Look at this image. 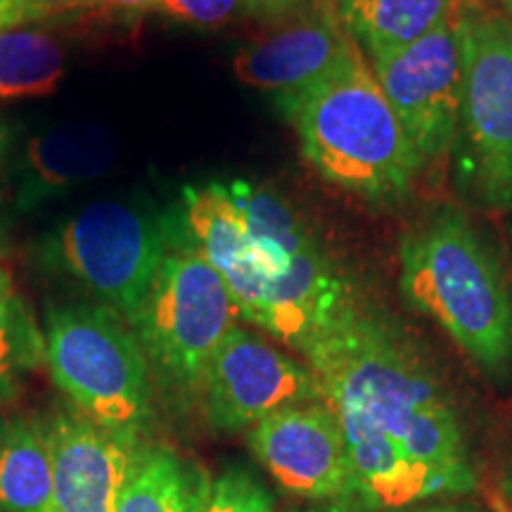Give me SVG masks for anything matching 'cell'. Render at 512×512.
Instances as JSON below:
<instances>
[{
    "label": "cell",
    "mask_w": 512,
    "mask_h": 512,
    "mask_svg": "<svg viewBox=\"0 0 512 512\" xmlns=\"http://www.w3.org/2000/svg\"><path fill=\"white\" fill-rule=\"evenodd\" d=\"M304 356L325 403L382 427L430 472L441 496L475 489L477 475L456 408L394 328L356 306Z\"/></svg>",
    "instance_id": "1"
},
{
    "label": "cell",
    "mask_w": 512,
    "mask_h": 512,
    "mask_svg": "<svg viewBox=\"0 0 512 512\" xmlns=\"http://www.w3.org/2000/svg\"><path fill=\"white\" fill-rule=\"evenodd\" d=\"M401 290L486 375L512 373V299L501 264L460 211H441L401 245Z\"/></svg>",
    "instance_id": "2"
},
{
    "label": "cell",
    "mask_w": 512,
    "mask_h": 512,
    "mask_svg": "<svg viewBox=\"0 0 512 512\" xmlns=\"http://www.w3.org/2000/svg\"><path fill=\"white\" fill-rule=\"evenodd\" d=\"M283 105L306 159L330 183L370 200L411 188L422 159L363 53Z\"/></svg>",
    "instance_id": "3"
},
{
    "label": "cell",
    "mask_w": 512,
    "mask_h": 512,
    "mask_svg": "<svg viewBox=\"0 0 512 512\" xmlns=\"http://www.w3.org/2000/svg\"><path fill=\"white\" fill-rule=\"evenodd\" d=\"M43 358L76 411L140 441L152 418V368L124 318L100 304L53 306L46 313Z\"/></svg>",
    "instance_id": "4"
},
{
    "label": "cell",
    "mask_w": 512,
    "mask_h": 512,
    "mask_svg": "<svg viewBox=\"0 0 512 512\" xmlns=\"http://www.w3.org/2000/svg\"><path fill=\"white\" fill-rule=\"evenodd\" d=\"M238 318L228 285L188 238L166 247L131 328L166 392L202 399L211 358Z\"/></svg>",
    "instance_id": "5"
},
{
    "label": "cell",
    "mask_w": 512,
    "mask_h": 512,
    "mask_svg": "<svg viewBox=\"0 0 512 512\" xmlns=\"http://www.w3.org/2000/svg\"><path fill=\"white\" fill-rule=\"evenodd\" d=\"M456 17L467 178L484 204L512 209V17L472 0H460Z\"/></svg>",
    "instance_id": "6"
},
{
    "label": "cell",
    "mask_w": 512,
    "mask_h": 512,
    "mask_svg": "<svg viewBox=\"0 0 512 512\" xmlns=\"http://www.w3.org/2000/svg\"><path fill=\"white\" fill-rule=\"evenodd\" d=\"M169 235L150 214L124 202L81 209L57 230L50 259L128 325L138 318Z\"/></svg>",
    "instance_id": "7"
},
{
    "label": "cell",
    "mask_w": 512,
    "mask_h": 512,
    "mask_svg": "<svg viewBox=\"0 0 512 512\" xmlns=\"http://www.w3.org/2000/svg\"><path fill=\"white\" fill-rule=\"evenodd\" d=\"M370 67L422 164L444 155L456 138L463 110V55L456 12L432 34L373 60Z\"/></svg>",
    "instance_id": "8"
},
{
    "label": "cell",
    "mask_w": 512,
    "mask_h": 512,
    "mask_svg": "<svg viewBox=\"0 0 512 512\" xmlns=\"http://www.w3.org/2000/svg\"><path fill=\"white\" fill-rule=\"evenodd\" d=\"M202 401L211 427L249 432L283 408L323 401V387L309 366L235 325L211 358Z\"/></svg>",
    "instance_id": "9"
},
{
    "label": "cell",
    "mask_w": 512,
    "mask_h": 512,
    "mask_svg": "<svg viewBox=\"0 0 512 512\" xmlns=\"http://www.w3.org/2000/svg\"><path fill=\"white\" fill-rule=\"evenodd\" d=\"M254 458L280 489L313 503L361 498L347 439L328 403L290 406L247 432Z\"/></svg>",
    "instance_id": "10"
},
{
    "label": "cell",
    "mask_w": 512,
    "mask_h": 512,
    "mask_svg": "<svg viewBox=\"0 0 512 512\" xmlns=\"http://www.w3.org/2000/svg\"><path fill=\"white\" fill-rule=\"evenodd\" d=\"M363 53L339 17L335 0H318L306 15L240 48L233 72L245 86L292 100L311 91Z\"/></svg>",
    "instance_id": "11"
},
{
    "label": "cell",
    "mask_w": 512,
    "mask_h": 512,
    "mask_svg": "<svg viewBox=\"0 0 512 512\" xmlns=\"http://www.w3.org/2000/svg\"><path fill=\"white\" fill-rule=\"evenodd\" d=\"M53 453L50 512H114L131 477L140 441L95 425L79 411L48 420Z\"/></svg>",
    "instance_id": "12"
},
{
    "label": "cell",
    "mask_w": 512,
    "mask_h": 512,
    "mask_svg": "<svg viewBox=\"0 0 512 512\" xmlns=\"http://www.w3.org/2000/svg\"><path fill=\"white\" fill-rule=\"evenodd\" d=\"M185 197V228L192 245L219 271L228 285L240 318L254 323L273 283L275 271L256 252L245 219L226 185L211 183L188 188Z\"/></svg>",
    "instance_id": "13"
},
{
    "label": "cell",
    "mask_w": 512,
    "mask_h": 512,
    "mask_svg": "<svg viewBox=\"0 0 512 512\" xmlns=\"http://www.w3.org/2000/svg\"><path fill=\"white\" fill-rule=\"evenodd\" d=\"M117 138L98 124H69L38 133L24 147L15 202L31 209L100 178L117 162Z\"/></svg>",
    "instance_id": "14"
},
{
    "label": "cell",
    "mask_w": 512,
    "mask_h": 512,
    "mask_svg": "<svg viewBox=\"0 0 512 512\" xmlns=\"http://www.w3.org/2000/svg\"><path fill=\"white\" fill-rule=\"evenodd\" d=\"M330 406V403H328ZM337 415L361 496L373 510H401L441 498L430 472L382 427L349 408L330 406Z\"/></svg>",
    "instance_id": "15"
},
{
    "label": "cell",
    "mask_w": 512,
    "mask_h": 512,
    "mask_svg": "<svg viewBox=\"0 0 512 512\" xmlns=\"http://www.w3.org/2000/svg\"><path fill=\"white\" fill-rule=\"evenodd\" d=\"M368 62L411 46L456 12L460 0H335Z\"/></svg>",
    "instance_id": "16"
},
{
    "label": "cell",
    "mask_w": 512,
    "mask_h": 512,
    "mask_svg": "<svg viewBox=\"0 0 512 512\" xmlns=\"http://www.w3.org/2000/svg\"><path fill=\"white\" fill-rule=\"evenodd\" d=\"M53 453L48 422L0 420V512H50Z\"/></svg>",
    "instance_id": "17"
},
{
    "label": "cell",
    "mask_w": 512,
    "mask_h": 512,
    "mask_svg": "<svg viewBox=\"0 0 512 512\" xmlns=\"http://www.w3.org/2000/svg\"><path fill=\"white\" fill-rule=\"evenodd\" d=\"M207 484L174 448L140 444L114 512H197Z\"/></svg>",
    "instance_id": "18"
},
{
    "label": "cell",
    "mask_w": 512,
    "mask_h": 512,
    "mask_svg": "<svg viewBox=\"0 0 512 512\" xmlns=\"http://www.w3.org/2000/svg\"><path fill=\"white\" fill-rule=\"evenodd\" d=\"M228 192L242 211L256 252L264 256L278 275L290 266L294 256L320 247L302 216L275 190L249 181H233Z\"/></svg>",
    "instance_id": "19"
},
{
    "label": "cell",
    "mask_w": 512,
    "mask_h": 512,
    "mask_svg": "<svg viewBox=\"0 0 512 512\" xmlns=\"http://www.w3.org/2000/svg\"><path fill=\"white\" fill-rule=\"evenodd\" d=\"M64 79V46L55 34L22 27L0 34V102L43 98Z\"/></svg>",
    "instance_id": "20"
},
{
    "label": "cell",
    "mask_w": 512,
    "mask_h": 512,
    "mask_svg": "<svg viewBox=\"0 0 512 512\" xmlns=\"http://www.w3.org/2000/svg\"><path fill=\"white\" fill-rule=\"evenodd\" d=\"M43 356V335L19 297L8 268L0 264V399L17 377Z\"/></svg>",
    "instance_id": "21"
},
{
    "label": "cell",
    "mask_w": 512,
    "mask_h": 512,
    "mask_svg": "<svg viewBox=\"0 0 512 512\" xmlns=\"http://www.w3.org/2000/svg\"><path fill=\"white\" fill-rule=\"evenodd\" d=\"M197 512H278L271 491L245 467H228L209 479Z\"/></svg>",
    "instance_id": "22"
},
{
    "label": "cell",
    "mask_w": 512,
    "mask_h": 512,
    "mask_svg": "<svg viewBox=\"0 0 512 512\" xmlns=\"http://www.w3.org/2000/svg\"><path fill=\"white\" fill-rule=\"evenodd\" d=\"M164 15L200 29H216L240 15V0H162Z\"/></svg>",
    "instance_id": "23"
},
{
    "label": "cell",
    "mask_w": 512,
    "mask_h": 512,
    "mask_svg": "<svg viewBox=\"0 0 512 512\" xmlns=\"http://www.w3.org/2000/svg\"><path fill=\"white\" fill-rule=\"evenodd\" d=\"M41 22L24 0H0V34Z\"/></svg>",
    "instance_id": "24"
},
{
    "label": "cell",
    "mask_w": 512,
    "mask_h": 512,
    "mask_svg": "<svg viewBox=\"0 0 512 512\" xmlns=\"http://www.w3.org/2000/svg\"><path fill=\"white\" fill-rule=\"evenodd\" d=\"M38 19H48L55 15H67V12L95 8V0H24Z\"/></svg>",
    "instance_id": "25"
},
{
    "label": "cell",
    "mask_w": 512,
    "mask_h": 512,
    "mask_svg": "<svg viewBox=\"0 0 512 512\" xmlns=\"http://www.w3.org/2000/svg\"><path fill=\"white\" fill-rule=\"evenodd\" d=\"M240 3L247 15L259 17V19H273V17H283L287 12H292L299 3H302V0H240Z\"/></svg>",
    "instance_id": "26"
},
{
    "label": "cell",
    "mask_w": 512,
    "mask_h": 512,
    "mask_svg": "<svg viewBox=\"0 0 512 512\" xmlns=\"http://www.w3.org/2000/svg\"><path fill=\"white\" fill-rule=\"evenodd\" d=\"M95 8L138 15V12L159 10V8H162V0H95Z\"/></svg>",
    "instance_id": "27"
},
{
    "label": "cell",
    "mask_w": 512,
    "mask_h": 512,
    "mask_svg": "<svg viewBox=\"0 0 512 512\" xmlns=\"http://www.w3.org/2000/svg\"><path fill=\"white\" fill-rule=\"evenodd\" d=\"M373 510L361 498H349V501H330V503H316L313 508L304 512H368Z\"/></svg>",
    "instance_id": "28"
},
{
    "label": "cell",
    "mask_w": 512,
    "mask_h": 512,
    "mask_svg": "<svg viewBox=\"0 0 512 512\" xmlns=\"http://www.w3.org/2000/svg\"><path fill=\"white\" fill-rule=\"evenodd\" d=\"M415 512H479L475 505L467 503H437V505H427V508H420Z\"/></svg>",
    "instance_id": "29"
},
{
    "label": "cell",
    "mask_w": 512,
    "mask_h": 512,
    "mask_svg": "<svg viewBox=\"0 0 512 512\" xmlns=\"http://www.w3.org/2000/svg\"><path fill=\"white\" fill-rule=\"evenodd\" d=\"M10 140H12V131H10V126H8V121L0 119V164H3L5 155H8Z\"/></svg>",
    "instance_id": "30"
},
{
    "label": "cell",
    "mask_w": 512,
    "mask_h": 512,
    "mask_svg": "<svg viewBox=\"0 0 512 512\" xmlns=\"http://www.w3.org/2000/svg\"><path fill=\"white\" fill-rule=\"evenodd\" d=\"M505 494L512 498V460H510L508 472H505Z\"/></svg>",
    "instance_id": "31"
},
{
    "label": "cell",
    "mask_w": 512,
    "mask_h": 512,
    "mask_svg": "<svg viewBox=\"0 0 512 512\" xmlns=\"http://www.w3.org/2000/svg\"><path fill=\"white\" fill-rule=\"evenodd\" d=\"M498 3H501V5H503V10L508 12V15L512 17V0H498Z\"/></svg>",
    "instance_id": "32"
}]
</instances>
